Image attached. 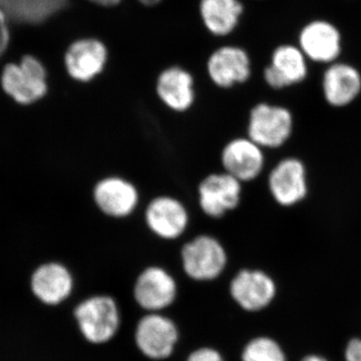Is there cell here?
<instances>
[{
	"label": "cell",
	"instance_id": "obj_1",
	"mask_svg": "<svg viewBox=\"0 0 361 361\" xmlns=\"http://www.w3.org/2000/svg\"><path fill=\"white\" fill-rule=\"evenodd\" d=\"M0 82L7 96L21 106L37 103L49 90L47 71L32 56H23L20 63L6 66Z\"/></svg>",
	"mask_w": 361,
	"mask_h": 361
},
{
	"label": "cell",
	"instance_id": "obj_2",
	"mask_svg": "<svg viewBox=\"0 0 361 361\" xmlns=\"http://www.w3.org/2000/svg\"><path fill=\"white\" fill-rule=\"evenodd\" d=\"M293 116L284 106L261 103L250 111L248 137L262 149H276L290 139Z\"/></svg>",
	"mask_w": 361,
	"mask_h": 361
},
{
	"label": "cell",
	"instance_id": "obj_3",
	"mask_svg": "<svg viewBox=\"0 0 361 361\" xmlns=\"http://www.w3.org/2000/svg\"><path fill=\"white\" fill-rule=\"evenodd\" d=\"M183 268L188 276L198 281H209L219 276L227 264L224 246L211 235H199L183 246Z\"/></svg>",
	"mask_w": 361,
	"mask_h": 361
},
{
	"label": "cell",
	"instance_id": "obj_4",
	"mask_svg": "<svg viewBox=\"0 0 361 361\" xmlns=\"http://www.w3.org/2000/svg\"><path fill=\"white\" fill-rule=\"evenodd\" d=\"M75 319L82 336L94 344L113 338L120 326V313L113 298L94 296L78 304Z\"/></svg>",
	"mask_w": 361,
	"mask_h": 361
},
{
	"label": "cell",
	"instance_id": "obj_5",
	"mask_svg": "<svg viewBox=\"0 0 361 361\" xmlns=\"http://www.w3.org/2000/svg\"><path fill=\"white\" fill-rule=\"evenodd\" d=\"M242 183L227 173H214L204 178L198 187L199 205L208 217L219 219L239 206Z\"/></svg>",
	"mask_w": 361,
	"mask_h": 361
},
{
	"label": "cell",
	"instance_id": "obj_6",
	"mask_svg": "<svg viewBox=\"0 0 361 361\" xmlns=\"http://www.w3.org/2000/svg\"><path fill=\"white\" fill-rule=\"evenodd\" d=\"M92 198L99 210L116 219L129 217L140 202L137 187L118 176H110L99 180L92 190Z\"/></svg>",
	"mask_w": 361,
	"mask_h": 361
},
{
	"label": "cell",
	"instance_id": "obj_7",
	"mask_svg": "<svg viewBox=\"0 0 361 361\" xmlns=\"http://www.w3.org/2000/svg\"><path fill=\"white\" fill-rule=\"evenodd\" d=\"M190 216L186 207L172 196H159L151 200L145 212V221L159 238L175 240L186 231Z\"/></svg>",
	"mask_w": 361,
	"mask_h": 361
},
{
	"label": "cell",
	"instance_id": "obj_8",
	"mask_svg": "<svg viewBox=\"0 0 361 361\" xmlns=\"http://www.w3.org/2000/svg\"><path fill=\"white\" fill-rule=\"evenodd\" d=\"M268 187L280 206L296 205L308 192L305 166L297 158L283 159L271 170Z\"/></svg>",
	"mask_w": 361,
	"mask_h": 361
},
{
	"label": "cell",
	"instance_id": "obj_9",
	"mask_svg": "<svg viewBox=\"0 0 361 361\" xmlns=\"http://www.w3.org/2000/svg\"><path fill=\"white\" fill-rule=\"evenodd\" d=\"M224 172L241 183L257 179L264 169L263 149L249 137H236L225 145L221 153Z\"/></svg>",
	"mask_w": 361,
	"mask_h": 361
},
{
	"label": "cell",
	"instance_id": "obj_10",
	"mask_svg": "<svg viewBox=\"0 0 361 361\" xmlns=\"http://www.w3.org/2000/svg\"><path fill=\"white\" fill-rule=\"evenodd\" d=\"M177 341V327L165 316H145L135 330L137 348L152 360H164L172 355Z\"/></svg>",
	"mask_w": 361,
	"mask_h": 361
},
{
	"label": "cell",
	"instance_id": "obj_11",
	"mask_svg": "<svg viewBox=\"0 0 361 361\" xmlns=\"http://www.w3.org/2000/svg\"><path fill=\"white\" fill-rule=\"evenodd\" d=\"M299 49L306 59L331 65L341 56V32L329 21H311L304 26L299 35Z\"/></svg>",
	"mask_w": 361,
	"mask_h": 361
},
{
	"label": "cell",
	"instance_id": "obj_12",
	"mask_svg": "<svg viewBox=\"0 0 361 361\" xmlns=\"http://www.w3.org/2000/svg\"><path fill=\"white\" fill-rule=\"evenodd\" d=\"M108 61V49L101 40H77L65 56L66 70L73 80L89 82L103 73Z\"/></svg>",
	"mask_w": 361,
	"mask_h": 361
},
{
	"label": "cell",
	"instance_id": "obj_13",
	"mask_svg": "<svg viewBox=\"0 0 361 361\" xmlns=\"http://www.w3.org/2000/svg\"><path fill=\"white\" fill-rule=\"evenodd\" d=\"M135 298L144 310L158 311L168 307L177 295V285L170 273L152 266L142 271L135 282Z\"/></svg>",
	"mask_w": 361,
	"mask_h": 361
},
{
	"label": "cell",
	"instance_id": "obj_14",
	"mask_svg": "<svg viewBox=\"0 0 361 361\" xmlns=\"http://www.w3.org/2000/svg\"><path fill=\"white\" fill-rule=\"evenodd\" d=\"M207 70L214 84L222 89H229L250 78V58L240 47H220L209 58Z\"/></svg>",
	"mask_w": 361,
	"mask_h": 361
},
{
	"label": "cell",
	"instance_id": "obj_15",
	"mask_svg": "<svg viewBox=\"0 0 361 361\" xmlns=\"http://www.w3.org/2000/svg\"><path fill=\"white\" fill-rule=\"evenodd\" d=\"M306 59L299 47L280 45L273 51L270 66L265 68L266 84L272 89L281 90L303 82L308 73Z\"/></svg>",
	"mask_w": 361,
	"mask_h": 361
},
{
	"label": "cell",
	"instance_id": "obj_16",
	"mask_svg": "<svg viewBox=\"0 0 361 361\" xmlns=\"http://www.w3.org/2000/svg\"><path fill=\"white\" fill-rule=\"evenodd\" d=\"M234 300L248 311H258L269 305L276 293V286L269 275L259 270H242L230 285Z\"/></svg>",
	"mask_w": 361,
	"mask_h": 361
},
{
	"label": "cell",
	"instance_id": "obj_17",
	"mask_svg": "<svg viewBox=\"0 0 361 361\" xmlns=\"http://www.w3.org/2000/svg\"><path fill=\"white\" fill-rule=\"evenodd\" d=\"M30 285L33 294L42 303L56 305L71 295L73 288V278L65 265L49 262L35 269Z\"/></svg>",
	"mask_w": 361,
	"mask_h": 361
},
{
	"label": "cell",
	"instance_id": "obj_18",
	"mask_svg": "<svg viewBox=\"0 0 361 361\" xmlns=\"http://www.w3.org/2000/svg\"><path fill=\"white\" fill-rule=\"evenodd\" d=\"M157 94L170 110L184 113L195 103L194 78L179 66H171L161 71L156 84Z\"/></svg>",
	"mask_w": 361,
	"mask_h": 361
},
{
	"label": "cell",
	"instance_id": "obj_19",
	"mask_svg": "<svg viewBox=\"0 0 361 361\" xmlns=\"http://www.w3.org/2000/svg\"><path fill=\"white\" fill-rule=\"evenodd\" d=\"M322 90L330 106L336 108L348 106L360 96V73L348 63H331L323 75Z\"/></svg>",
	"mask_w": 361,
	"mask_h": 361
},
{
	"label": "cell",
	"instance_id": "obj_20",
	"mask_svg": "<svg viewBox=\"0 0 361 361\" xmlns=\"http://www.w3.org/2000/svg\"><path fill=\"white\" fill-rule=\"evenodd\" d=\"M68 0H0V14L6 20L39 25L63 11Z\"/></svg>",
	"mask_w": 361,
	"mask_h": 361
},
{
	"label": "cell",
	"instance_id": "obj_21",
	"mask_svg": "<svg viewBox=\"0 0 361 361\" xmlns=\"http://www.w3.org/2000/svg\"><path fill=\"white\" fill-rule=\"evenodd\" d=\"M243 13L239 0H201L200 13L207 30L225 37L235 30Z\"/></svg>",
	"mask_w": 361,
	"mask_h": 361
},
{
	"label": "cell",
	"instance_id": "obj_22",
	"mask_svg": "<svg viewBox=\"0 0 361 361\" xmlns=\"http://www.w3.org/2000/svg\"><path fill=\"white\" fill-rule=\"evenodd\" d=\"M243 361H286L279 344L268 337H258L247 344L242 353Z\"/></svg>",
	"mask_w": 361,
	"mask_h": 361
},
{
	"label": "cell",
	"instance_id": "obj_23",
	"mask_svg": "<svg viewBox=\"0 0 361 361\" xmlns=\"http://www.w3.org/2000/svg\"><path fill=\"white\" fill-rule=\"evenodd\" d=\"M187 361H223V358L215 349L205 348L192 353Z\"/></svg>",
	"mask_w": 361,
	"mask_h": 361
},
{
	"label": "cell",
	"instance_id": "obj_24",
	"mask_svg": "<svg viewBox=\"0 0 361 361\" xmlns=\"http://www.w3.org/2000/svg\"><path fill=\"white\" fill-rule=\"evenodd\" d=\"M346 361H361V339L353 338L348 342L345 350Z\"/></svg>",
	"mask_w": 361,
	"mask_h": 361
},
{
	"label": "cell",
	"instance_id": "obj_25",
	"mask_svg": "<svg viewBox=\"0 0 361 361\" xmlns=\"http://www.w3.org/2000/svg\"><path fill=\"white\" fill-rule=\"evenodd\" d=\"M7 20L2 14H0V56L4 54L8 47L9 32L6 25Z\"/></svg>",
	"mask_w": 361,
	"mask_h": 361
},
{
	"label": "cell",
	"instance_id": "obj_26",
	"mask_svg": "<svg viewBox=\"0 0 361 361\" xmlns=\"http://www.w3.org/2000/svg\"><path fill=\"white\" fill-rule=\"evenodd\" d=\"M90 1L97 6L111 7L118 6L122 0H90Z\"/></svg>",
	"mask_w": 361,
	"mask_h": 361
},
{
	"label": "cell",
	"instance_id": "obj_27",
	"mask_svg": "<svg viewBox=\"0 0 361 361\" xmlns=\"http://www.w3.org/2000/svg\"><path fill=\"white\" fill-rule=\"evenodd\" d=\"M139 1L141 2L142 4H144V6H154L160 4L163 0H139Z\"/></svg>",
	"mask_w": 361,
	"mask_h": 361
},
{
	"label": "cell",
	"instance_id": "obj_28",
	"mask_svg": "<svg viewBox=\"0 0 361 361\" xmlns=\"http://www.w3.org/2000/svg\"><path fill=\"white\" fill-rule=\"evenodd\" d=\"M301 361H329L325 360V358L322 357V356L318 355H308L306 357H304Z\"/></svg>",
	"mask_w": 361,
	"mask_h": 361
}]
</instances>
